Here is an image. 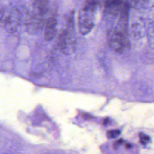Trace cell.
<instances>
[{"label":"cell","instance_id":"obj_12","mask_svg":"<svg viewBox=\"0 0 154 154\" xmlns=\"http://www.w3.org/2000/svg\"><path fill=\"white\" fill-rule=\"evenodd\" d=\"M109 122H110V120H109V119H108V118H106V119H105L104 120H103V124L104 125H108L109 123Z\"/></svg>","mask_w":154,"mask_h":154},{"label":"cell","instance_id":"obj_5","mask_svg":"<svg viewBox=\"0 0 154 154\" xmlns=\"http://www.w3.org/2000/svg\"><path fill=\"white\" fill-rule=\"evenodd\" d=\"M22 14L17 8H12L4 19V27L5 30L10 33L16 32L20 25Z\"/></svg>","mask_w":154,"mask_h":154},{"label":"cell","instance_id":"obj_4","mask_svg":"<svg viewBox=\"0 0 154 154\" xmlns=\"http://www.w3.org/2000/svg\"><path fill=\"white\" fill-rule=\"evenodd\" d=\"M126 33L116 28L110 31L108 34V43L109 46L117 52H122L127 46Z\"/></svg>","mask_w":154,"mask_h":154},{"label":"cell","instance_id":"obj_2","mask_svg":"<svg viewBox=\"0 0 154 154\" xmlns=\"http://www.w3.org/2000/svg\"><path fill=\"white\" fill-rule=\"evenodd\" d=\"M96 7L85 4L79 10L78 24L79 31L82 35L90 32L94 25V11Z\"/></svg>","mask_w":154,"mask_h":154},{"label":"cell","instance_id":"obj_10","mask_svg":"<svg viewBox=\"0 0 154 154\" xmlns=\"http://www.w3.org/2000/svg\"><path fill=\"white\" fill-rule=\"evenodd\" d=\"M138 137H139V139H140V141L141 144H147L150 140V138L149 136L144 134V133H142V132H140L138 134Z\"/></svg>","mask_w":154,"mask_h":154},{"label":"cell","instance_id":"obj_3","mask_svg":"<svg viewBox=\"0 0 154 154\" xmlns=\"http://www.w3.org/2000/svg\"><path fill=\"white\" fill-rule=\"evenodd\" d=\"M46 17H43L32 10L26 12L25 26L26 31L29 34H35L40 31L44 26Z\"/></svg>","mask_w":154,"mask_h":154},{"label":"cell","instance_id":"obj_13","mask_svg":"<svg viewBox=\"0 0 154 154\" xmlns=\"http://www.w3.org/2000/svg\"><path fill=\"white\" fill-rule=\"evenodd\" d=\"M126 148H127V149H129V148H131L132 147V145L131 144H126Z\"/></svg>","mask_w":154,"mask_h":154},{"label":"cell","instance_id":"obj_8","mask_svg":"<svg viewBox=\"0 0 154 154\" xmlns=\"http://www.w3.org/2000/svg\"><path fill=\"white\" fill-rule=\"evenodd\" d=\"M31 10L46 17V16L49 12V0H34Z\"/></svg>","mask_w":154,"mask_h":154},{"label":"cell","instance_id":"obj_9","mask_svg":"<svg viewBox=\"0 0 154 154\" xmlns=\"http://www.w3.org/2000/svg\"><path fill=\"white\" fill-rule=\"evenodd\" d=\"M120 133H121V132L119 129L109 130V131H107V132H106V137H107V138H110V139L116 138L117 137H118L120 135Z\"/></svg>","mask_w":154,"mask_h":154},{"label":"cell","instance_id":"obj_11","mask_svg":"<svg viewBox=\"0 0 154 154\" xmlns=\"http://www.w3.org/2000/svg\"><path fill=\"white\" fill-rule=\"evenodd\" d=\"M123 140H122V139H119L117 140L114 144V147L115 149H117L120 145H121L123 143Z\"/></svg>","mask_w":154,"mask_h":154},{"label":"cell","instance_id":"obj_6","mask_svg":"<svg viewBox=\"0 0 154 154\" xmlns=\"http://www.w3.org/2000/svg\"><path fill=\"white\" fill-rule=\"evenodd\" d=\"M57 31V20L55 15L51 13L46 17L44 25V38L46 41L52 40Z\"/></svg>","mask_w":154,"mask_h":154},{"label":"cell","instance_id":"obj_1","mask_svg":"<svg viewBox=\"0 0 154 154\" xmlns=\"http://www.w3.org/2000/svg\"><path fill=\"white\" fill-rule=\"evenodd\" d=\"M58 46L60 51L66 55L72 54L76 48V38L72 16L67 20L66 28L63 29L58 38Z\"/></svg>","mask_w":154,"mask_h":154},{"label":"cell","instance_id":"obj_7","mask_svg":"<svg viewBox=\"0 0 154 154\" xmlns=\"http://www.w3.org/2000/svg\"><path fill=\"white\" fill-rule=\"evenodd\" d=\"M105 11L108 14L116 16L127 4L126 0H103Z\"/></svg>","mask_w":154,"mask_h":154}]
</instances>
